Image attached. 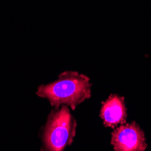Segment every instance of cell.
Returning a JSON list of instances; mask_svg holds the SVG:
<instances>
[{
	"mask_svg": "<svg viewBox=\"0 0 151 151\" xmlns=\"http://www.w3.org/2000/svg\"><path fill=\"white\" fill-rule=\"evenodd\" d=\"M76 126L68 106L52 109L43 132V151H64L73 141Z\"/></svg>",
	"mask_w": 151,
	"mask_h": 151,
	"instance_id": "obj_2",
	"label": "cell"
},
{
	"mask_svg": "<svg viewBox=\"0 0 151 151\" xmlns=\"http://www.w3.org/2000/svg\"><path fill=\"white\" fill-rule=\"evenodd\" d=\"M91 83L90 78L78 72L66 71L51 83L41 85L37 95L49 101L55 109L61 106H70L75 109L81 102L91 98Z\"/></svg>",
	"mask_w": 151,
	"mask_h": 151,
	"instance_id": "obj_1",
	"label": "cell"
},
{
	"mask_svg": "<svg viewBox=\"0 0 151 151\" xmlns=\"http://www.w3.org/2000/svg\"><path fill=\"white\" fill-rule=\"evenodd\" d=\"M114 151H145L147 147L144 131L135 121L117 127L111 133Z\"/></svg>",
	"mask_w": 151,
	"mask_h": 151,
	"instance_id": "obj_3",
	"label": "cell"
},
{
	"mask_svg": "<svg viewBox=\"0 0 151 151\" xmlns=\"http://www.w3.org/2000/svg\"><path fill=\"white\" fill-rule=\"evenodd\" d=\"M100 117L106 128L114 129L125 124L127 120L125 98L118 94H111L101 104Z\"/></svg>",
	"mask_w": 151,
	"mask_h": 151,
	"instance_id": "obj_4",
	"label": "cell"
}]
</instances>
